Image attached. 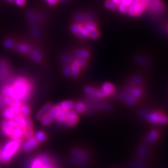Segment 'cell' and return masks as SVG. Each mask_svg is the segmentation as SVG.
I'll use <instances>...</instances> for the list:
<instances>
[{"label":"cell","mask_w":168,"mask_h":168,"mask_svg":"<svg viewBox=\"0 0 168 168\" xmlns=\"http://www.w3.org/2000/svg\"><path fill=\"white\" fill-rule=\"evenodd\" d=\"M84 91H85L87 95L90 96H95L96 93V89L90 86H86V88H84Z\"/></svg>","instance_id":"obj_29"},{"label":"cell","mask_w":168,"mask_h":168,"mask_svg":"<svg viewBox=\"0 0 168 168\" xmlns=\"http://www.w3.org/2000/svg\"><path fill=\"white\" fill-rule=\"evenodd\" d=\"M18 125L17 123L16 119H11L8 121V120H5L2 122L1 128H2V133L6 136H11L12 131H13L15 128H16Z\"/></svg>","instance_id":"obj_4"},{"label":"cell","mask_w":168,"mask_h":168,"mask_svg":"<svg viewBox=\"0 0 168 168\" xmlns=\"http://www.w3.org/2000/svg\"><path fill=\"white\" fill-rule=\"evenodd\" d=\"M55 119L58 122H65L66 120L67 119V113H66V112H64V111H60L55 117Z\"/></svg>","instance_id":"obj_23"},{"label":"cell","mask_w":168,"mask_h":168,"mask_svg":"<svg viewBox=\"0 0 168 168\" xmlns=\"http://www.w3.org/2000/svg\"><path fill=\"white\" fill-rule=\"evenodd\" d=\"M158 132H156L155 130H153L149 134V135L146 139V142L149 144L153 143L158 139Z\"/></svg>","instance_id":"obj_19"},{"label":"cell","mask_w":168,"mask_h":168,"mask_svg":"<svg viewBox=\"0 0 168 168\" xmlns=\"http://www.w3.org/2000/svg\"><path fill=\"white\" fill-rule=\"evenodd\" d=\"M24 136H25V138L27 139H29V138H32L33 136V131L32 130V128L29 129H25V132H24Z\"/></svg>","instance_id":"obj_38"},{"label":"cell","mask_w":168,"mask_h":168,"mask_svg":"<svg viewBox=\"0 0 168 168\" xmlns=\"http://www.w3.org/2000/svg\"><path fill=\"white\" fill-rule=\"evenodd\" d=\"M25 128L24 126L18 125L16 128H15L12 131L11 137L12 139H22L24 132L25 130Z\"/></svg>","instance_id":"obj_7"},{"label":"cell","mask_w":168,"mask_h":168,"mask_svg":"<svg viewBox=\"0 0 168 168\" xmlns=\"http://www.w3.org/2000/svg\"><path fill=\"white\" fill-rule=\"evenodd\" d=\"M132 2H133V0H121V4L127 6V7L130 6L132 4Z\"/></svg>","instance_id":"obj_47"},{"label":"cell","mask_w":168,"mask_h":168,"mask_svg":"<svg viewBox=\"0 0 168 168\" xmlns=\"http://www.w3.org/2000/svg\"><path fill=\"white\" fill-rule=\"evenodd\" d=\"M146 148H145V147H142L140 149V151H139V154L138 155L139 156V158L141 157L142 158V156H144L145 154H146Z\"/></svg>","instance_id":"obj_45"},{"label":"cell","mask_w":168,"mask_h":168,"mask_svg":"<svg viewBox=\"0 0 168 168\" xmlns=\"http://www.w3.org/2000/svg\"><path fill=\"white\" fill-rule=\"evenodd\" d=\"M75 108V112H76L77 113H82L86 111V106L83 102H77L76 104H74Z\"/></svg>","instance_id":"obj_21"},{"label":"cell","mask_w":168,"mask_h":168,"mask_svg":"<svg viewBox=\"0 0 168 168\" xmlns=\"http://www.w3.org/2000/svg\"><path fill=\"white\" fill-rule=\"evenodd\" d=\"M149 4H150L151 9L154 12L160 11L163 8V3L161 0H151Z\"/></svg>","instance_id":"obj_8"},{"label":"cell","mask_w":168,"mask_h":168,"mask_svg":"<svg viewBox=\"0 0 168 168\" xmlns=\"http://www.w3.org/2000/svg\"><path fill=\"white\" fill-rule=\"evenodd\" d=\"M116 8H118V9L120 12H121V13H128V7L127 6H125L124 4H121V3H120V4L116 5Z\"/></svg>","instance_id":"obj_34"},{"label":"cell","mask_w":168,"mask_h":168,"mask_svg":"<svg viewBox=\"0 0 168 168\" xmlns=\"http://www.w3.org/2000/svg\"><path fill=\"white\" fill-rule=\"evenodd\" d=\"M140 2H143L144 4H145L146 5H148L149 4V3L150 2V1H151V0H139Z\"/></svg>","instance_id":"obj_54"},{"label":"cell","mask_w":168,"mask_h":168,"mask_svg":"<svg viewBox=\"0 0 168 168\" xmlns=\"http://www.w3.org/2000/svg\"><path fill=\"white\" fill-rule=\"evenodd\" d=\"M131 83L133 84H139L142 83V78L139 76H134L133 79H131Z\"/></svg>","instance_id":"obj_40"},{"label":"cell","mask_w":168,"mask_h":168,"mask_svg":"<svg viewBox=\"0 0 168 168\" xmlns=\"http://www.w3.org/2000/svg\"><path fill=\"white\" fill-rule=\"evenodd\" d=\"M58 107L59 108L60 111H64V112H67L68 110L73 109L74 107V103L71 101H65L62 102L60 103Z\"/></svg>","instance_id":"obj_10"},{"label":"cell","mask_w":168,"mask_h":168,"mask_svg":"<svg viewBox=\"0 0 168 168\" xmlns=\"http://www.w3.org/2000/svg\"><path fill=\"white\" fill-rule=\"evenodd\" d=\"M127 94L125 93V92H123V93H121V94H120L119 95V98L121 99V100H125V99L126 97H127Z\"/></svg>","instance_id":"obj_51"},{"label":"cell","mask_w":168,"mask_h":168,"mask_svg":"<svg viewBox=\"0 0 168 168\" xmlns=\"http://www.w3.org/2000/svg\"><path fill=\"white\" fill-rule=\"evenodd\" d=\"M32 91V84L24 78L14 80L12 85H6L2 91L3 96H10L14 101L26 102Z\"/></svg>","instance_id":"obj_1"},{"label":"cell","mask_w":168,"mask_h":168,"mask_svg":"<svg viewBox=\"0 0 168 168\" xmlns=\"http://www.w3.org/2000/svg\"><path fill=\"white\" fill-rule=\"evenodd\" d=\"M125 101L126 102V103H127L128 105H130V106H132V105H133L134 103L136 102L137 99H135L134 97H133L132 95H128Z\"/></svg>","instance_id":"obj_31"},{"label":"cell","mask_w":168,"mask_h":168,"mask_svg":"<svg viewBox=\"0 0 168 168\" xmlns=\"http://www.w3.org/2000/svg\"><path fill=\"white\" fill-rule=\"evenodd\" d=\"M81 25H80L79 23H75L74 25L71 26V32H72L74 34H78L80 31L81 29Z\"/></svg>","instance_id":"obj_33"},{"label":"cell","mask_w":168,"mask_h":168,"mask_svg":"<svg viewBox=\"0 0 168 168\" xmlns=\"http://www.w3.org/2000/svg\"><path fill=\"white\" fill-rule=\"evenodd\" d=\"M3 102H4V104L8 105V106H11V105H12V104L13 103L14 100L10 96H3Z\"/></svg>","instance_id":"obj_30"},{"label":"cell","mask_w":168,"mask_h":168,"mask_svg":"<svg viewBox=\"0 0 168 168\" xmlns=\"http://www.w3.org/2000/svg\"><path fill=\"white\" fill-rule=\"evenodd\" d=\"M59 112H60V109H59L58 107L54 106V107H51V109H50V110L49 111V113H48V114L52 118L54 119V118H55V117Z\"/></svg>","instance_id":"obj_25"},{"label":"cell","mask_w":168,"mask_h":168,"mask_svg":"<svg viewBox=\"0 0 168 168\" xmlns=\"http://www.w3.org/2000/svg\"><path fill=\"white\" fill-rule=\"evenodd\" d=\"M133 2H139V0H133Z\"/></svg>","instance_id":"obj_56"},{"label":"cell","mask_w":168,"mask_h":168,"mask_svg":"<svg viewBox=\"0 0 168 168\" xmlns=\"http://www.w3.org/2000/svg\"><path fill=\"white\" fill-rule=\"evenodd\" d=\"M86 25L87 27H88V28L89 29V32L92 31V30H95V29H96V28H97V27H96L95 24L94 23L91 22V21H90V22H88L86 24Z\"/></svg>","instance_id":"obj_41"},{"label":"cell","mask_w":168,"mask_h":168,"mask_svg":"<svg viewBox=\"0 0 168 168\" xmlns=\"http://www.w3.org/2000/svg\"><path fill=\"white\" fill-rule=\"evenodd\" d=\"M4 102H3V95H0V109H2L4 106Z\"/></svg>","instance_id":"obj_52"},{"label":"cell","mask_w":168,"mask_h":168,"mask_svg":"<svg viewBox=\"0 0 168 168\" xmlns=\"http://www.w3.org/2000/svg\"><path fill=\"white\" fill-rule=\"evenodd\" d=\"M167 116L162 114V115L160 116V118H159L158 123H161V124H166V123H167Z\"/></svg>","instance_id":"obj_44"},{"label":"cell","mask_w":168,"mask_h":168,"mask_svg":"<svg viewBox=\"0 0 168 168\" xmlns=\"http://www.w3.org/2000/svg\"><path fill=\"white\" fill-rule=\"evenodd\" d=\"M46 2L50 6H53L54 4H55L57 2H58V0H46Z\"/></svg>","instance_id":"obj_50"},{"label":"cell","mask_w":168,"mask_h":168,"mask_svg":"<svg viewBox=\"0 0 168 168\" xmlns=\"http://www.w3.org/2000/svg\"><path fill=\"white\" fill-rule=\"evenodd\" d=\"M29 57L34 62H40L42 60V57L39 52L35 50H32L29 51Z\"/></svg>","instance_id":"obj_18"},{"label":"cell","mask_w":168,"mask_h":168,"mask_svg":"<svg viewBox=\"0 0 168 168\" xmlns=\"http://www.w3.org/2000/svg\"><path fill=\"white\" fill-rule=\"evenodd\" d=\"M88 33H89V29L88 28V27H87L85 24V25L81 26V29L79 34H78V37H79L81 39H86L88 37Z\"/></svg>","instance_id":"obj_16"},{"label":"cell","mask_w":168,"mask_h":168,"mask_svg":"<svg viewBox=\"0 0 168 168\" xmlns=\"http://www.w3.org/2000/svg\"><path fill=\"white\" fill-rule=\"evenodd\" d=\"M15 49H16L18 52L23 54H28L30 51V48H29V46L24 44H17L16 46H15Z\"/></svg>","instance_id":"obj_14"},{"label":"cell","mask_w":168,"mask_h":168,"mask_svg":"<svg viewBox=\"0 0 168 168\" xmlns=\"http://www.w3.org/2000/svg\"><path fill=\"white\" fill-rule=\"evenodd\" d=\"M14 2H16V4L18 6H20V7H21V6H23L25 4V0H15Z\"/></svg>","instance_id":"obj_48"},{"label":"cell","mask_w":168,"mask_h":168,"mask_svg":"<svg viewBox=\"0 0 168 168\" xmlns=\"http://www.w3.org/2000/svg\"><path fill=\"white\" fill-rule=\"evenodd\" d=\"M34 138L38 142H43L46 140V136L44 132L38 131L34 134Z\"/></svg>","instance_id":"obj_22"},{"label":"cell","mask_w":168,"mask_h":168,"mask_svg":"<svg viewBox=\"0 0 168 168\" xmlns=\"http://www.w3.org/2000/svg\"><path fill=\"white\" fill-rule=\"evenodd\" d=\"M41 123L44 125H49L51 123L52 121H53V118H52L49 114L44 116L41 119Z\"/></svg>","instance_id":"obj_26"},{"label":"cell","mask_w":168,"mask_h":168,"mask_svg":"<svg viewBox=\"0 0 168 168\" xmlns=\"http://www.w3.org/2000/svg\"><path fill=\"white\" fill-rule=\"evenodd\" d=\"M103 91L106 92L107 95H112L115 92V88L112 83H105L103 84L102 88Z\"/></svg>","instance_id":"obj_13"},{"label":"cell","mask_w":168,"mask_h":168,"mask_svg":"<svg viewBox=\"0 0 168 168\" xmlns=\"http://www.w3.org/2000/svg\"><path fill=\"white\" fill-rule=\"evenodd\" d=\"M66 113H67V118H74V117L78 116L77 113L73 109H70V110L67 111V112H66Z\"/></svg>","instance_id":"obj_39"},{"label":"cell","mask_w":168,"mask_h":168,"mask_svg":"<svg viewBox=\"0 0 168 168\" xmlns=\"http://www.w3.org/2000/svg\"><path fill=\"white\" fill-rule=\"evenodd\" d=\"M79 121V118L78 116L74 117V118H68L65 121V124L67 126H73L77 123V122Z\"/></svg>","instance_id":"obj_24"},{"label":"cell","mask_w":168,"mask_h":168,"mask_svg":"<svg viewBox=\"0 0 168 168\" xmlns=\"http://www.w3.org/2000/svg\"><path fill=\"white\" fill-rule=\"evenodd\" d=\"M99 36H100V33H99V32L97 30V29H95V30H92L89 32L88 37H91L92 39H97V37H99Z\"/></svg>","instance_id":"obj_36"},{"label":"cell","mask_w":168,"mask_h":168,"mask_svg":"<svg viewBox=\"0 0 168 168\" xmlns=\"http://www.w3.org/2000/svg\"><path fill=\"white\" fill-rule=\"evenodd\" d=\"M110 1H112L113 4H115L116 5L118 4H120V3H121V0H110Z\"/></svg>","instance_id":"obj_53"},{"label":"cell","mask_w":168,"mask_h":168,"mask_svg":"<svg viewBox=\"0 0 168 168\" xmlns=\"http://www.w3.org/2000/svg\"><path fill=\"white\" fill-rule=\"evenodd\" d=\"M62 60L65 62H69L71 60V58L70 55H63Z\"/></svg>","instance_id":"obj_49"},{"label":"cell","mask_w":168,"mask_h":168,"mask_svg":"<svg viewBox=\"0 0 168 168\" xmlns=\"http://www.w3.org/2000/svg\"><path fill=\"white\" fill-rule=\"evenodd\" d=\"M29 168H53V165L50 158L44 155L34 158L29 165Z\"/></svg>","instance_id":"obj_3"},{"label":"cell","mask_w":168,"mask_h":168,"mask_svg":"<svg viewBox=\"0 0 168 168\" xmlns=\"http://www.w3.org/2000/svg\"><path fill=\"white\" fill-rule=\"evenodd\" d=\"M105 7H106L107 8H109V9L111 10H114L116 8V5L115 4H113V3L110 1V0H107V1L105 2Z\"/></svg>","instance_id":"obj_35"},{"label":"cell","mask_w":168,"mask_h":168,"mask_svg":"<svg viewBox=\"0 0 168 168\" xmlns=\"http://www.w3.org/2000/svg\"><path fill=\"white\" fill-rule=\"evenodd\" d=\"M7 1H8V2H13L15 1V0H7Z\"/></svg>","instance_id":"obj_55"},{"label":"cell","mask_w":168,"mask_h":168,"mask_svg":"<svg viewBox=\"0 0 168 168\" xmlns=\"http://www.w3.org/2000/svg\"><path fill=\"white\" fill-rule=\"evenodd\" d=\"M63 73L65 76H71V68L70 65H67L65 66V67L63 70Z\"/></svg>","instance_id":"obj_42"},{"label":"cell","mask_w":168,"mask_h":168,"mask_svg":"<svg viewBox=\"0 0 168 168\" xmlns=\"http://www.w3.org/2000/svg\"><path fill=\"white\" fill-rule=\"evenodd\" d=\"M23 144V138L20 139H11L3 146L0 149V158L3 163H8L18 151Z\"/></svg>","instance_id":"obj_2"},{"label":"cell","mask_w":168,"mask_h":168,"mask_svg":"<svg viewBox=\"0 0 168 168\" xmlns=\"http://www.w3.org/2000/svg\"><path fill=\"white\" fill-rule=\"evenodd\" d=\"M28 19L29 20V22L33 23L35 22V16L34 14L32 13V11H29L28 13Z\"/></svg>","instance_id":"obj_43"},{"label":"cell","mask_w":168,"mask_h":168,"mask_svg":"<svg viewBox=\"0 0 168 168\" xmlns=\"http://www.w3.org/2000/svg\"><path fill=\"white\" fill-rule=\"evenodd\" d=\"M162 115V113L160 112H154L152 113H150V114L148 115V118L149 121L151 123H158L159 118H160V116Z\"/></svg>","instance_id":"obj_15"},{"label":"cell","mask_w":168,"mask_h":168,"mask_svg":"<svg viewBox=\"0 0 168 168\" xmlns=\"http://www.w3.org/2000/svg\"><path fill=\"white\" fill-rule=\"evenodd\" d=\"M130 95L133 96L135 99H137L140 97V96L142 95V91L139 88H134L130 91Z\"/></svg>","instance_id":"obj_28"},{"label":"cell","mask_w":168,"mask_h":168,"mask_svg":"<svg viewBox=\"0 0 168 168\" xmlns=\"http://www.w3.org/2000/svg\"><path fill=\"white\" fill-rule=\"evenodd\" d=\"M38 142L34 137L29 138L28 139V140L23 144V145L22 146L23 151L25 152H29L31 151L32 150L35 149L36 147L38 146Z\"/></svg>","instance_id":"obj_6"},{"label":"cell","mask_w":168,"mask_h":168,"mask_svg":"<svg viewBox=\"0 0 168 168\" xmlns=\"http://www.w3.org/2000/svg\"><path fill=\"white\" fill-rule=\"evenodd\" d=\"M52 104H50V103H48L46 104L45 106L42 108V109L39 111V112H38L37 115V118L38 120H41L42 118H43L44 116H45L46 115H47L48 113H49V111L50 110V109H51L52 107Z\"/></svg>","instance_id":"obj_11"},{"label":"cell","mask_w":168,"mask_h":168,"mask_svg":"<svg viewBox=\"0 0 168 168\" xmlns=\"http://www.w3.org/2000/svg\"><path fill=\"white\" fill-rule=\"evenodd\" d=\"M146 6H147L146 4H144V3L142 2L139 1V2H138L136 12H135V15H134V16H140V15L143 13L144 11L145 10Z\"/></svg>","instance_id":"obj_20"},{"label":"cell","mask_w":168,"mask_h":168,"mask_svg":"<svg viewBox=\"0 0 168 168\" xmlns=\"http://www.w3.org/2000/svg\"><path fill=\"white\" fill-rule=\"evenodd\" d=\"M72 154L76 158L82 159V160H86L89 157L88 154L86 152L79 149H74L72 151Z\"/></svg>","instance_id":"obj_12"},{"label":"cell","mask_w":168,"mask_h":168,"mask_svg":"<svg viewBox=\"0 0 168 168\" xmlns=\"http://www.w3.org/2000/svg\"><path fill=\"white\" fill-rule=\"evenodd\" d=\"M0 162H2V161H1V158H0Z\"/></svg>","instance_id":"obj_57"},{"label":"cell","mask_w":168,"mask_h":168,"mask_svg":"<svg viewBox=\"0 0 168 168\" xmlns=\"http://www.w3.org/2000/svg\"><path fill=\"white\" fill-rule=\"evenodd\" d=\"M75 54H76V56L77 57V58L79 59H82V60H87L90 57V53L88 51H87L86 50H83V49H79L77 50L76 52H75Z\"/></svg>","instance_id":"obj_17"},{"label":"cell","mask_w":168,"mask_h":168,"mask_svg":"<svg viewBox=\"0 0 168 168\" xmlns=\"http://www.w3.org/2000/svg\"><path fill=\"white\" fill-rule=\"evenodd\" d=\"M95 96H96L97 98H103L104 97H106V96H107V94L103 91L102 89H100V90H98V91H96V93Z\"/></svg>","instance_id":"obj_37"},{"label":"cell","mask_w":168,"mask_h":168,"mask_svg":"<svg viewBox=\"0 0 168 168\" xmlns=\"http://www.w3.org/2000/svg\"><path fill=\"white\" fill-rule=\"evenodd\" d=\"M20 114L24 116H28L29 113H30V109H29V108L28 106H25V105H22L20 107Z\"/></svg>","instance_id":"obj_27"},{"label":"cell","mask_w":168,"mask_h":168,"mask_svg":"<svg viewBox=\"0 0 168 168\" xmlns=\"http://www.w3.org/2000/svg\"><path fill=\"white\" fill-rule=\"evenodd\" d=\"M75 19H76V20L77 21V22H82L83 20V15L80 14V13H78L76 14V16H75Z\"/></svg>","instance_id":"obj_46"},{"label":"cell","mask_w":168,"mask_h":168,"mask_svg":"<svg viewBox=\"0 0 168 168\" xmlns=\"http://www.w3.org/2000/svg\"><path fill=\"white\" fill-rule=\"evenodd\" d=\"M81 66L78 61V59L76 58L71 63V65H70V68H71V76H72L74 77H77L79 74V70H80Z\"/></svg>","instance_id":"obj_9"},{"label":"cell","mask_w":168,"mask_h":168,"mask_svg":"<svg viewBox=\"0 0 168 168\" xmlns=\"http://www.w3.org/2000/svg\"><path fill=\"white\" fill-rule=\"evenodd\" d=\"M11 74V69L4 59H0V82H4Z\"/></svg>","instance_id":"obj_5"},{"label":"cell","mask_w":168,"mask_h":168,"mask_svg":"<svg viewBox=\"0 0 168 168\" xmlns=\"http://www.w3.org/2000/svg\"><path fill=\"white\" fill-rule=\"evenodd\" d=\"M4 45L6 48H7L8 49H11L12 48L14 47V42L12 41L10 39H7L4 41Z\"/></svg>","instance_id":"obj_32"}]
</instances>
